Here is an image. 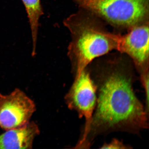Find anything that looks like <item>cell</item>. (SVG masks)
I'll return each instance as SVG.
<instances>
[{
	"label": "cell",
	"instance_id": "obj_7",
	"mask_svg": "<svg viewBox=\"0 0 149 149\" xmlns=\"http://www.w3.org/2000/svg\"><path fill=\"white\" fill-rule=\"evenodd\" d=\"M40 130L34 121L19 128L6 130L0 135V149H32Z\"/></svg>",
	"mask_w": 149,
	"mask_h": 149
},
{
	"label": "cell",
	"instance_id": "obj_9",
	"mask_svg": "<svg viewBox=\"0 0 149 149\" xmlns=\"http://www.w3.org/2000/svg\"><path fill=\"white\" fill-rule=\"evenodd\" d=\"M122 142L117 139H113L108 143H105L101 148L102 149H127L129 147L126 146Z\"/></svg>",
	"mask_w": 149,
	"mask_h": 149
},
{
	"label": "cell",
	"instance_id": "obj_3",
	"mask_svg": "<svg viewBox=\"0 0 149 149\" xmlns=\"http://www.w3.org/2000/svg\"><path fill=\"white\" fill-rule=\"evenodd\" d=\"M110 24L128 28L148 21L149 0H72Z\"/></svg>",
	"mask_w": 149,
	"mask_h": 149
},
{
	"label": "cell",
	"instance_id": "obj_8",
	"mask_svg": "<svg viewBox=\"0 0 149 149\" xmlns=\"http://www.w3.org/2000/svg\"><path fill=\"white\" fill-rule=\"evenodd\" d=\"M26 9L31 28L32 40V55L36 54L39 21L43 14L41 0H22Z\"/></svg>",
	"mask_w": 149,
	"mask_h": 149
},
{
	"label": "cell",
	"instance_id": "obj_5",
	"mask_svg": "<svg viewBox=\"0 0 149 149\" xmlns=\"http://www.w3.org/2000/svg\"><path fill=\"white\" fill-rule=\"evenodd\" d=\"M36 109L34 101L18 88L8 95L0 93V128L7 130L26 125Z\"/></svg>",
	"mask_w": 149,
	"mask_h": 149
},
{
	"label": "cell",
	"instance_id": "obj_6",
	"mask_svg": "<svg viewBox=\"0 0 149 149\" xmlns=\"http://www.w3.org/2000/svg\"><path fill=\"white\" fill-rule=\"evenodd\" d=\"M117 50L130 57L140 78L149 74L148 22L131 27L127 34L120 35Z\"/></svg>",
	"mask_w": 149,
	"mask_h": 149
},
{
	"label": "cell",
	"instance_id": "obj_2",
	"mask_svg": "<svg viewBox=\"0 0 149 149\" xmlns=\"http://www.w3.org/2000/svg\"><path fill=\"white\" fill-rule=\"evenodd\" d=\"M88 12L72 15L63 22L71 34L68 54L74 79L93 60L118 47L120 35L109 32L96 16Z\"/></svg>",
	"mask_w": 149,
	"mask_h": 149
},
{
	"label": "cell",
	"instance_id": "obj_4",
	"mask_svg": "<svg viewBox=\"0 0 149 149\" xmlns=\"http://www.w3.org/2000/svg\"><path fill=\"white\" fill-rule=\"evenodd\" d=\"M65 99L70 109L77 112L80 118H85L83 136L77 144L81 146L87 137L97 103L95 85L87 68L74 79Z\"/></svg>",
	"mask_w": 149,
	"mask_h": 149
},
{
	"label": "cell",
	"instance_id": "obj_1",
	"mask_svg": "<svg viewBox=\"0 0 149 149\" xmlns=\"http://www.w3.org/2000/svg\"><path fill=\"white\" fill-rule=\"evenodd\" d=\"M99 66L93 79L97 103L82 148L98 135L114 131L136 133L148 127V113L133 90L132 67L119 58Z\"/></svg>",
	"mask_w": 149,
	"mask_h": 149
}]
</instances>
